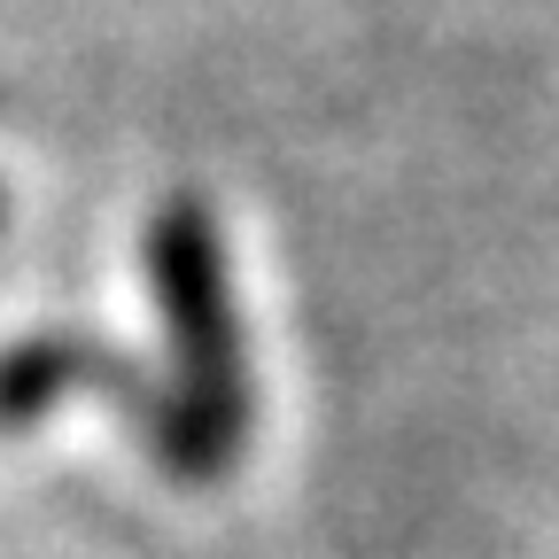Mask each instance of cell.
Segmentation results:
<instances>
[{"mask_svg": "<svg viewBox=\"0 0 559 559\" xmlns=\"http://www.w3.org/2000/svg\"><path fill=\"white\" fill-rule=\"evenodd\" d=\"M109 396L117 412H132L140 428H148V412H156V389H148V373H140L132 358H117V349H102L94 334H55V326H39V334H24V342H9L0 349V436H16V428H32L39 412H55L62 396Z\"/></svg>", "mask_w": 559, "mask_h": 559, "instance_id": "cell-2", "label": "cell"}, {"mask_svg": "<svg viewBox=\"0 0 559 559\" xmlns=\"http://www.w3.org/2000/svg\"><path fill=\"white\" fill-rule=\"evenodd\" d=\"M148 288L171 334V396H156L140 443L171 481H218L257 428V381L226 288V241L202 194H171L148 218Z\"/></svg>", "mask_w": 559, "mask_h": 559, "instance_id": "cell-1", "label": "cell"}, {"mask_svg": "<svg viewBox=\"0 0 559 559\" xmlns=\"http://www.w3.org/2000/svg\"><path fill=\"white\" fill-rule=\"evenodd\" d=\"M0 226H9V194H0Z\"/></svg>", "mask_w": 559, "mask_h": 559, "instance_id": "cell-3", "label": "cell"}]
</instances>
